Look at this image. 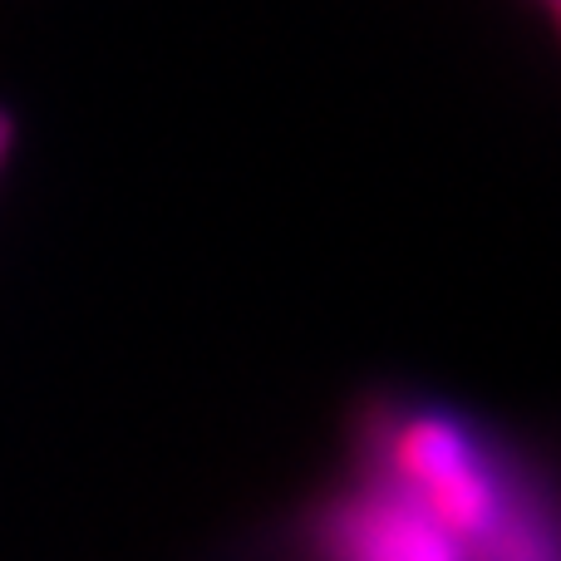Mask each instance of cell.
<instances>
[{
    "label": "cell",
    "mask_w": 561,
    "mask_h": 561,
    "mask_svg": "<svg viewBox=\"0 0 561 561\" xmlns=\"http://www.w3.org/2000/svg\"><path fill=\"white\" fill-rule=\"evenodd\" d=\"M320 561H468V552L385 478L335 497L320 517Z\"/></svg>",
    "instance_id": "2"
},
{
    "label": "cell",
    "mask_w": 561,
    "mask_h": 561,
    "mask_svg": "<svg viewBox=\"0 0 561 561\" xmlns=\"http://www.w3.org/2000/svg\"><path fill=\"white\" fill-rule=\"evenodd\" d=\"M557 5H561V0H542V10H547V15H557Z\"/></svg>",
    "instance_id": "5"
},
{
    "label": "cell",
    "mask_w": 561,
    "mask_h": 561,
    "mask_svg": "<svg viewBox=\"0 0 561 561\" xmlns=\"http://www.w3.org/2000/svg\"><path fill=\"white\" fill-rule=\"evenodd\" d=\"M468 561H557L547 507L533 503V497H523V488H517V497L503 513V523L468 552Z\"/></svg>",
    "instance_id": "3"
},
{
    "label": "cell",
    "mask_w": 561,
    "mask_h": 561,
    "mask_svg": "<svg viewBox=\"0 0 561 561\" xmlns=\"http://www.w3.org/2000/svg\"><path fill=\"white\" fill-rule=\"evenodd\" d=\"M10 153H15V114H10V108L0 104V173H5Z\"/></svg>",
    "instance_id": "4"
},
{
    "label": "cell",
    "mask_w": 561,
    "mask_h": 561,
    "mask_svg": "<svg viewBox=\"0 0 561 561\" xmlns=\"http://www.w3.org/2000/svg\"><path fill=\"white\" fill-rule=\"evenodd\" d=\"M375 468L409 493L463 552H473L513 507L517 483L488 458L483 438L438 409H404L375 428Z\"/></svg>",
    "instance_id": "1"
}]
</instances>
